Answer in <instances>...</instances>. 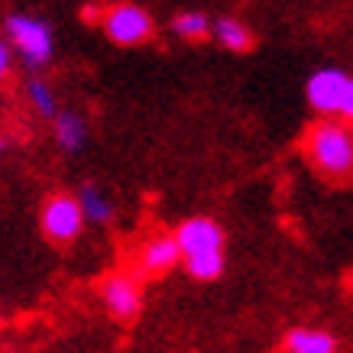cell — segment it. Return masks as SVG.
<instances>
[{
	"mask_svg": "<svg viewBox=\"0 0 353 353\" xmlns=\"http://www.w3.org/2000/svg\"><path fill=\"white\" fill-rule=\"evenodd\" d=\"M23 94H26V104H30L39 117L46 120H55V114H59V101H55V91L49 85H46L43 78L30 75L26 78V85H23Z\"/></svg>",
	"mask_w": 353,
	"mask_h": 353,
	"instance_id": "4fadbf2b",
	"label": "cell"
},
{
	"mask_svg": "<svg viewBox=\"0 0 353 353\" xmlns=\"http://www.w3.org/2000/svg\"><path fill=\"white\" fill-rule=\"evenodd\" d=\"M3 150H7V139H3V137H0V152H3Z\"/></svg>",
	"mask_w": 353,
	"mask_h": 353,
	"instance_id": "ac0fdd59",
	"label": "cell"
},
{
	"mask_svg": "<svg viewBox=\"0 0 353 353\" xmlns=\"http://www.w3.org/2000/svg\"><path fill=\"white\" fill-rule=\"evenodd\" d=\"M101 30H104V36H108L110 43H117V46H143L152 39L156 20L139 3H117V7L104 10Z\"/></svg>",
	"mask_w": 353,
	"mask_h": 353,
	"instance_id": "277c9868",
	"label": "cell"
},
{
	"mask_svg": "<svg viewBox=\"0 0 353 353\" xmlns=\"http://www.w3.org/2000/svg\"><path fill=\"white\" fill-rule=\"evenodd\" d=\"M97 295L117 321H133L139 308H143V282H139L137 272H110V276H104Z\"/></svg>",
	"mask_w": 353,
	"mask_h": 353,
	"instance_id": "5b68a950",
	"label": "cell"
},
{
	"mask_svg": "<svg viewBox=\"0 0 353 353\" xmlns=\"http://www.w3.org/2000/svg\"><path fill=\"white\" fill-rule=\"evenodd\" d=\"M285 353H337V341L327 331H314V327H295L285 334Z\"/></svg>",
	"mask_w": 353,
	"mask_h": 353,
	"instance_id": "8fae6325",
	"label": "cell"
},
{
	"mask_svg": "<svg viewBox=\"0 0 353 353\" xmlns=\"http://www.w3.org/2000/svg\"><path fill=\"white\" fill-rule=\"evenodd\" d=\"M10 72H13V49H10V43L0 36V85L10 78Z\"/></svg>",
	"mask_w": 353,
	"mask_h": 353,
	"instance_id": "e0dca14e",
	"label": "cell"
},
{
	"mask_svg": "<svg viewBox=\"0 0 353 353\" xmlns=\"http://www.w3.org/2000/svg\"><path fill=\"white\" fill-rule=\"evenodd\" d=\"M172 32L179 39H188V43H201L211 36V20L201 10H182L172 17Z\"/></svg>",
	"mask_w": 353,
	"mask_h": 353,
	"instance_id": "5bb4252c",
	"label": "cell"
},
{
	"mask_svg": "<svg viewBox=\"0 0 353 353\" xmlns=\"http://www.w3.org/2000/svg\"><path fill=\"white\" fill-rule=\"evenodd\" d=\"M39 224L49 243L55 246H68L75 243L81 230H85V214H81V204L75 194L68 192H55L46 198L43 211H39Z\"/></svg>",
	"mask_w": 353,
	"mask_h": 353,
	"instance_id": "3957f363",
	"label": "cell"
},
{
	"mask_svg": "<svg viewBox=\"0 0 353 353\" xmlns=\"http://www.w3.org/2000/svg\"><path fill=\"white\" fill-rule=\"evenodd\" d=\"M301 152L321 179L334 185L353 182V130L341 120H318L305 130Z\"/></svg>",
	"mask_w": 353,
	"mask_h": 353,
	"instance_id": "6da1fadb",
	"label": "cell"
},
{
	"mask_svg": "<svg viewBox=\"0 0 353 353\" xmlns=\"http://www.w3.org/2000/svg\"><path fill=\"white\" fill-rule=\"evenodd\" d=\"M52 133L62 152H81L88 143V123L78 110H59L52 120Z\"/></svg>",
	"mask_w": 353,
	"mask_h": 353,
	"instance_id": "9c48e42d",
	"label": "cell"
},
{
	"mask_svg": "<svg viewBox=\"0 0 353 353\" xmlns=\"http://www.w3.org/2000/svg\"><path fill=\"white\" fill-rule=\"evenodd\" d=\"M175 243L182 259L204 256V253H224V227L211 217H188L175 227Z\"/></svg>",
	"mask_w": 353,
	"mask_h": 353,
	"instance_id": "8992f818",
	"label": "cell"
},
{
	"mask_svg": "<svg viewBox=\"0 0 353 353\" xmlns=\"http://www.w3.org/2000/svg\"><path fill=\"white\" fill-rule=\"evenodd\" d=\"M78 204H81V214H85V224H110L114 221V201L108 198V192H101L97 185H81V192L75 194Z\"/></svg>",
	"mask_w": 353,
	"mask_h": 353,
	"instance_id": "7c38bea8",
	"label": "cell"
},
{
	"mask_svg": "<svg viewBox=\"0 0 353 353\" xmlns=\"http://www.w3.org/2000/svg\"><path fill=\"white\" fill-rule=\"evenodd\" d=\"M337 120L347 123V127L353 123V78L347 81V88H343V101H341V110H337Z\"/></svg>",
	"mask_w": 353,
	"mask_h": 353,
	"instance_id": "2e32d148",
	"label": "cell"
},
{
	"mask_svg": "<svg viewBox=\"0 0 353 353\" xmlns=\"http://www.w3.org/2000/svg\"><path fill=\"white\" fill-rule=\"evenodd\" d=\"M3 39L10 43V49L30 68H43V65L52 62V52H55L52 26L46 20H39V17H30V13L3 17Z\"/></svg>",
	"mask_w": 353,
	"mask_h": 353,
	"instance_id": "7a4b0ae2",
	"label": "cell"
},
{
	"mask_svg": "<svg viewBox=\"0 0 353 353\" xmlns=\"http://www.w3.org/2000/svg\"><path fill=\"white\" fill-rule=\"evenodd\" d=\"M185 269L192 279H201V282H211L224 272V253H204V256H192L185 259Z\"/></svg>",
	"mask_w": 353,
	"mask_h": 353,
	"instance_id": "9a60e30c",
	"label": "cell"
},
{
	"mask_svg": "<svg viewBox=\"0 0 353 353\" xmlns=\"http://www.w3.org/2000/svg\"><path fill=\"white\" fill-rule=\"evenodd\" d=\"M182 263V253H179V243L172 234H152L143 240L137 253V276L139 279H156L165 276Z\"/></svg>",
	"mask_w": 353,
	"mask_h": 353,
	"instance_id": "ba28073f",
	"label": "cell"
},
{
	"mask_svg": "<svg viewBox=\"0 0 353 353\" xmlns=\"http://www.w3.org/2000/svg\"><path fill=\"white\" fill-rule=\"evenodd\" d=\"M347 81H350V75L341 72V68H321V72H314V75L308 78L305 97H308V104L318 110V114H324V120H337Z\"/></svg>",
	"mask_w": 353,
	"mask_h": 353,
	"instance_id": "52a82bcc",
	"label": "cell"
},
{
	"mask_svg": "<svg viewBox=\"0 0 353 353\" xmlns=\"http://www.w3.org/2000/svg\"><path fill=\"white\" fill-rule=\"evenodd\" d=\"M211 36H214L224 49H230V52L253 49V30H250L246 23H240L236 17H217V20H211Z\"/></svg>",
	"mask_w": 353,
	"mask_h": 353,
	"instance_id": "30bf717a",
	"label": "cell"
}]
</instances>
